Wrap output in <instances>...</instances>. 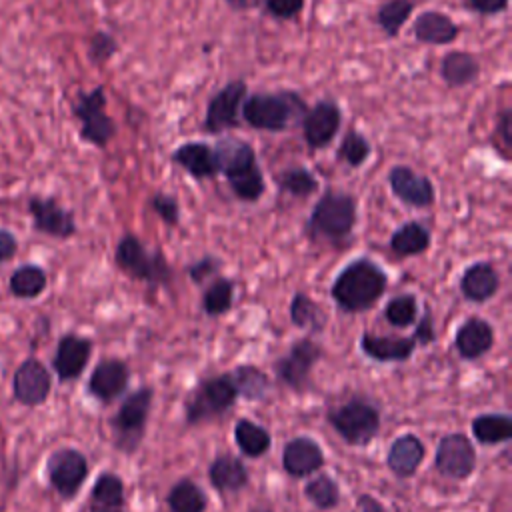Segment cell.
Returning <instances> with one entry per match:
<instances>
[{"label":"cell","mask_w":512,"mask_h":512,"mask_svg":"<svg viewBox=\"0 0 512 512\" xmlns=\"http://www.w3.org/2000/svg\"><path fill=\"white\" fill-rule=\"evenodd\" d=\"M388 286L386 272L368 258L350 262L332 284L334 302L346 312H362L376 304Z\"/></svg>","instance_id":"obj_1"},{"label":"cell","mask_w":512,"mask_h":512,"mask_svg":"<svg viewBox=\"0 0 512 512\" xmlns=\"http://www.w3.org/2000/svg\"><path fill=\"white\" fill-rule=\"evenodd\" d=\"M218 170L226 176L236 198L256 202L266 188L262 168L256 162L254 148L240 138H224L214 146Z\"/></svg>","instance_id":"obj_2"},{"label":"cell","mask_w":512,"mask_h":512,"mask_svg":"<svg viewBox=\"0 0 512 512\" xmlns=\"http://www.w3.org/2000/svg\"><path fill=\"white\" fill-rule=\"evenodd\" d=\"M308 106L298 92H256L246 94L240 114L242 120L254 130L284 132L298 118L302 120Z\"/></svg>","instance_id":"obj_3"},{"label":"cell","mask_w":512,"mask_h":512,"mask_svg":"<svg viewBox=\"0 0 512 512\" xmlns=\"http://www.w3.org/2000/svg\"><path fill=\"white\" fill-rule=\"evenodd\" d=\"M356 216L358 204L352 194L326 190L312 208L308 218V232L316 238L338 242L352 232Z\"/></svg>","instance_id":"obj_4"},{"label":"cell","mask_w":512,"mask_h":512,"mask_svg":"<svg viewBox=\"0 0 512 512\" xmlns=\"http://www.w3.org/2000/svg\"><path fill=\"white\" fill-rule=\"evenodd\" d=\"M72 114L80 122V138L96 148H106L116 136V122L106 114L104 86L78 92L72 102Z\"/></svg>","instance_id":"obj_5"},{"label":"cell","mask_w":512,"mask_h":512,"mask_svg":"<svg viewBox=\"0 0 512 512\" xmlns=\"http://www.w3.org/2000/svg\"><path fill=\"white\" fill-rule=\"evenodd\" d=\"M330 426L352 446H366L380 430V412L364 398H352L328 412Z\"/></svg>","instance_id":"obj_6"},{"label":"cell","mask_w":512,"mask_h":512,"mask_svg":"<svg viewBox=\"0 0 512 512\" xmlns=\"http://www.w3.org/2000/svg\"><path fill=\"white\" fill-rule=\"evenodd\" d=\"M118 266L136 280L152 286L164 284L170 278V268L160 250H148L134 234H126L116 248Z\"/></svg>","instance_id":"obj_7"},{"label":"cell","mask_w":512,"mask_h":512,"mask_svg":"<svg viewBox=\"0 0 512 512\" xmlns=\"http://www.w3.org/2000/svg\"><path fill=\"white\" fill-rule=\"evenodd\" d=\"M150 406H152V388L148 386L138 388L122 402L116 416L110 420L114 430V444L122 452H134L138 448L146 430Z\"/></svg>","instance_id":"obj_8"},{"label":"cell","mask_w":512,"mask_h":512,"mask_svg":"<svg viewBox=\"0 0 512 512\" xmlns=\"http://www.w3.org/2000/svg\"><path fill=\"white\" fill-rule=\"evenodd\" d=\"M236 398L238 392L230 374H220L204 380L186 402V422L198 424L202 420L216 418L224 414Z\"/></svg>","instance_id":"obj_9"},{"label":"cell","mask_w":512,"mask_h":512,"mask_svg":"<svg viewBox=\"0 0 512 512\" xmlns=\"http://www.w3.org/2000/svg\"><path fill=\"white\" fill-rule=\"evenodd\" d=\"M248 94V84L242 78L224 84L206 104L202 130L208 134H222L240 124V108Z\"/></svg>","instance_id":"obj_10"},{"label":"cell","mask_w":512,"mask_h":512,"mask_svg":"<svg viewBox=\"0 0 512 512\" xmlns=\"http://www.w3.org/2000/svg\"><path fill=\"white\" fill-rule=\"evenodd\" d=\"M48 480L62 498H72L88 474V462L82 452L74 448L56 450L46 464Z\"/></svg>","instance_id":"obj_11"},{"label":"cell","mask_w":512,"mask_h":512,"mask_svg":"<svg viewBox=\"0 0 512 512\" xmlns=\"http://www.w3.org/2000/svg\"><path fill=\"white\" fill-rule=\"evenodd\" d=\"M342 126V110L334 100H320L302 116V136L308 148H326Z\"/></svg>","instance_id":"obj_12"},{"label":"cell","mask_w":512,"mask_h":512,"mask_svg":"<svg viewBox=\"0 0 512 512\" xmlns=\"http://www.w3.org/2000/svg\"><path fill=\"white\" fill-rule=\"evenodd\" d=\"M434 464L448 478L462 480L476 466V452L464 434H448L438 442Z\"/></svg>","instance_id":"obj_13"},{"label":"cell","mask_w":512,"mask_h":512,"mask_svg":"<svg viewBox=\"0 0 512 512\" xmlns=\"http://www.w3.org/2000/svg\"><path fill=\"white\" fill-rule=\"evenodd\" d=\"M392 194L406 206L428 208L434 202V184L428 176L414 172L410 166L396 164L388 172Z\"/></svg>","instance_id":"obj_14"},{"label":"cell","mask_w":512,"mask_h":512,"mask_svg":"<svg viewBox=\"0 0 512 512\" xmlns=\"http://www.w3.org/2000/svg\"><path fill=\"white\" fill-rule=\"evenodd\" d=\"M320 356H322V350L310 338L298 340L292 344L288 354L276 362V374L290 388L302 390L304 384L308 382L310 370L320 360Z\"/></svg>","instance_id":"obj_15"},{"label":"cell","mask_w":512,"mask_h":512,"mask_svg":"<svg viewBox=\"0 0 512 512\" xmlns=\"http://www.w3.org/2000/svg\"><path fill=\"white\" fill-rule=\"evenodd\" d=\"M28 212L32 216L34 228L42 234L54 238H68L76 232L74 214L60 206L54 198H40L32 196L28 200Z\"/></svg>","instance_id":"obj_16"},{"label":"cell","mask_w":512,"mask_h":512,"mask_svg":"<svg viewBox=\"0 0 512 512\" xmlns=\"http://www.w3.org/2000/svg\"><path fill=\"white\" fill-rule=\"evenodd\" d=\"M50 386H52V378L48 370L34 358L24 360L14 372V380H12L14 398L24 406L42 404L50 394Z\"/></svg>","instance_id":"obj_17"},{"label":"cell","mask_w":512,"mask_h":512,"mask_svg":"<svg viewBox=\"0 0 512 512\" xmlns=\"http://www.w3.org/2000/svg\"><path fill=\"white\" fill-rule=\"evenodd\" d=\"M90 352H92V342L88 338H82L76 334L62 336L52 362L58 378L62 382L76 380L86 368Z\"/></svg>","instance_id":"obj_18"},{"label":"cell","mask_w":512,"mask_h":512,"mask_svg":"<svg viewBox=\"0 0 512 512\" xmlns=\"http://www.w3.org/2000/svg\"><path fill=\"white\" fill-rule=\"evenodd\" d=\"M412 36L420 44L448 46L460 36V26L440 10H424L412 24Z\"/></svg>","instance_id":"obj_19"},{"label":"cell","mask_w":512,"mask_h":512,"mask_svg":"<svg viewBox=\"0 0 512 512\" xmlns=\"http://www.w3.org/2000/svg\"><path fill=\"white\" fill-rule=\"evenodd\" d=\"M282 466L294 478L310 476L324 466L322 448L308 436L292 438L282 450Z\"/></svg>","instance_id":"obj_20"},{"label":"cell","mask_w":512,"mask_h":512,"mask_svg":"<svg viewBox=\"0 0 512 512\" xmlns=\"http://www.w3.org/2000/svg\"><path fill=\"white\" fill-rule=\"evenodd\" d=\"M128 374V366L122 360L106 358L92 370L88 390L94 398L102 402H112L126 390Z\"/></svg>","instance_id":"obj_21"},{"label":"cell","mask_w":512,"mask_h":512,"mask_svg":"<svg viewBox=\"0 0 512 512\" xmlns=\"http://www.w3.org/2000/svg\"><path fill=\"white\" fill-rule=\"evenodd\" d=\"M172 162L184 168L192 178H214L218 170V158L212 146L206 142H184L172 152Z\"/></svg>","instance_id":"obj_22"},{"label":"cell","mask_w":512,"mask_h":512,"mask_svg":"<svg viewBox=\"0 0 512 512\" xmlns=\"http://www.w3.org/2000/svg\"><path fill=\"white\" fill-rule=\"evenodd\" d=\"M494 344V330L482 318H468L456 332L454 346L464 360L484 356Z\"/></svg>","instance_id":"obj_23"},{"label":"cell","mask_w":512,"mask_h":512,"mask_svg":"<svg viewBox=\"0 0 512 512\" xmlns=\"http://www.w3.org/2000/svg\"><path fill=\"white\" fill-rule=\"evenodd\" d=\"M416 344H418V338L414 334L408 338H396V336H374L370 332H364L360 338L362 352L378 362L406 360L412 356Z\"/></svg>","instance_id":"obj_24"},{"label":"cell","mask_w":512,"mask_h":512,"mask_svg":"<svg viewBox=\"0 0 512 512\" xmlns=\"http://www.w3.org/2000/svg\"><path fill=\"white\" fill-rule=\"evenodd\" d=\"M424 452V444L418 436L402 434L392 442L388 450V468L400 478H410L422 464Z\"/></svg>","instance_id":"obj_25"},{"label":"cell","mask_w":512,"mask_h":512,"mask_svg":"<svg viewBox=\"0 0 512 512\" xmlns=\"http://www.w3.org/2000/svg\"><path fill=\"white\" fill-rule=\"evenodd\" d=\"M498 272L488 262H474L460 278V292L470 302H486L498 290Z\"/></svg>","instance_id":"obj_26"},{"label":"cell","mask_w":512,"mask_h":512,"mask_svg":"<svg viewBox=\"0 0 512 512\" xmlns=\"http://www.w3.org/2000/svg\"><path fill=\"white\" fill-rule=\"evenodd\" d=\"M440 76L450 88H464L478 80L480 62L464 50H450L440 60Z\"/></svg>","instance_id":"obj_27"},{"label":"cell","mask_w":512,"mask_h":512,"mask_svg":"<svg viewBox=\"0 0 512 512\" xmlns=\"http://www.w3.org/2000/svg\"><path fill=\"white\" fill-rule=\"evenodd\" d=\"M88 508L90 512H124V482L112 472L100 474L92 486Z\"/></svg>","instance_id":"obj_28"},{"label":"cell","mask_w":512,"mask_h":512,"mask_svg":"<svg viewBox=\"0 0 512 512\" xmlns=\"http://www.w3.org/2000/svg\"><path fill=\"white\" fill-rule=\"evenodd\" d=\"M208 478L216 490L236 492L248 484V470L240 458L222 454L210 464Z\"/></svg>","instance_id":"obj_29"},{"label":"cell","mask_w":512,"mask_h":512,"mask_svg":"<svg viewBox=\"0 0 512 512\" xmlns=\"http://www.w3.org/2000/svg\"><path fill=\"white\" fill-rule=\"evenodd\" d=\"M472 434L486 446L508 442L512 438V420L506 414H480L472 420Z\"/></svg>","instance_id":"obj_30"},{"label":"cell","mask_w":512,"mask_h":512,"mask_svg":"<svg viewBox=\"0 0 512 512\" xmlns=\"http://www.w3.org/2000/svg\"><path fill=\"white\" fill-rule=\"evenodd\" d=\"M430 244V232L424 224L412 220L402 224L390 238V248L398 256H414L428 248Z\"/></svg>","instance_id":"obj_31"},{"label":"cell","mask_w":512,"mask_h":512,"mask_svg":"<svg viewBox=\"0 0 512 512\" xmlns=\"http://www.w3.org/2000/svg\"><path fill=\"white\" fill-rule=\"evenodd\" d=\"M234 440L242 454L250 458L262 456L270 448V434L262 426L254 424L248 418H240L234 426Z\"/></svg>","instance_id":"obj_32"},{"label":"cell","mask_w":512,"mask_h":512,"mask_svg":"<svg viewBox=\"0 0 512 512\" xmlns=\"http://www.w3.org/2000/svg\"><path fill=\"white\" fill-rule=\"evenodd\" d=\"M412 10H414L412 0H386L384 4L378 6L374 20L388 38H396L402 26L412 16Z\"/></svg>","instance_id":"obj_33"},{"label":"cell","mask_w":512,"mask_h":512,"mask_svg":"<svg viewBox=\"0 0 512 512\" xmlns=\"http://www.w3.org/2000/svg\"><path fill=\"white\" fill-rule=\"evenodd\" d=\"M206 504L208 498L204 490L188 478L176 482L168 494V506L172 512H204Z\"/></svg>","instance_id":"obj_34"},{"label":"cell","mask_w":512,"mask_h":512,"mask_svg":"<svg viewBox=\"0 0 512 512\" xmlns=\"http://www.w3.org/2000/svg\"><path fill=\"white\" fill-rule=\"evenodd\" d=\"M238 396L246 398V400H260L266 396V392L270 390V380L268 376L256 368V366H238L232 374H230Z\"/></svg>","instance_id":"obj_35"},{"label":"cell","mask_w":512,"mask_h":512,"mask_svg":"<svg viewBox=\"0 0 512 512\" xmlns=\"http://www.w3.org/2000/svg\"><path fill=\"white\" fill-rule=\"evenodd\" d=\"M46 288V272L40 266L26 264L10 276V292L18 298H36Z\"/></svg>","instance_id":"obj_36"},{"label":"cell","mask_w":512,"mask_h":512,"mask_svg":"<svg viewBox=\"0 0 512 512\" xmlns=\"http://www.w3.org/2000/svg\"><path fill=\"white\" fill-rule=\"evenodd\" d=\"M276 182L282 192H288L290 196H296V198H306L314 194L318 188V180L314 178V174L302 166H292L282 170L276 176Z\"/></svg>","instance_id":"obj_37"},{"label":"cell","mask_w":512,"mask_h":512,"mask_svg":"<svg viewBox=\"0 0 512 512\" xmlns=\"http://www.w3.org/2000/svg\"><path fill=\"white\" fill-rule=\"evenodd\" d=\"M290 320L300 328L322 330L326 322V314L308 294L298 292L290 302Z\"/></svg>","instance_id":"obj_38"},{"label":"cell","mask_w":512,"mask_h":512,"mask_svg":"<svg viewBox=\"0 0 512 512\" xmlns=\"http://www.w3.org/2000/svg\"><path fill=\"white\" fill-rule=\"evenodd\" d=\"M306 498L320 510H330L340 502L338 484L328 474H318L304 486Z\"/></svg>","instance_id":"obj_39"},{"label":"cell","mask_w":512,"mask_h":512,"mask_svg":"<svg viewBox=\"0 0 512 512\" xmlns=\"http://www.w3.org/2000/svg\"><path fill=\"white\" fill-rule=\"evenodd\" d=\"M370 152H372V146H370L368 138L362 136L358 130L350 128V130L344 134V138H342V142H340L336 154H338V158H340L342 162H346L348 166L358 168V166H362V164L368 160Z\"/></svg>","instance_id":"obj_40"},{"label":"cell","mask_w":512,"mask_h":512,"mask_svg":"<svg viewBox=\"0 0 512 512\" xmlns=\"http://www.w3.org/2000/svg\"><path fill=\"white\" fill-rule=\"evenodd\" d=\"M234 298V284L228 278L214 280L202 298V308L208 316H220L230 310Z\"/></svg>","instance_id":"obj_41"},{"label":"cell","mask_w":512,"mask_h":512,"mask_svg":"<svg viewBox=\"0 0 512 512\" xmlns=\"http://www.w3.org/2000/svg\"><path fill=\"white\" fill-rule=\"evenodd\" d=\"M384 316L392 326L398 328H406L410 326L416 316H418V302L412 294H400L396 298H392L386 308H384Z\"/></svg>","instance_id":"obj_42"},{"label":"cell","mask_w":512,"mask_h":512,"mask_svg":"<svg viewBox=\"0 0 512 512\" xmlns=\"http://www.w3.org/2000/svg\"><path fill=\"white\" fill-rule=\"evenodd\" d=\"M118 52L116 38L106 30H96L88 40V60L94 66L106 64Z\"/></svg>","instance_id":"obj_43"},{"label":"cell","mask_w":512,"mask_h":512,"mask_svg":"<svg viewBox=\"0 0 512 512\" xmlns=\"http://www.w3.org/2000/svg\"><path fill=\"white\" fill-rule=\"evenodd\" d=\"M152 208L154 212L170 226L178 224L180 220V206H178V200L170 194H164V192H158L152 196Z\"/></svg>","instance_id":"obj_44"},{"label":"cell","mask_w":512,"mask_h":512,"mask_svg":"<svg viewBox=\"0 0 512 512\" xmlns=\"http://www.w3.org/2000/svg\"><path fill=\"white\" fill-rule=\"evenodd\" d=\"M264 8L276 20H292L302 12L304 0H264Z\"/></svg>","instance_id":"obj_45"},{"label":"cell","mask_w":512,"mask_h":512,"mask_svg":"<svg viewBox=\"0 0 512 512\" xmlns=\"http://www.w3.org/2000/svg\"><path fill=\"white\" fill-rule=\"evenodd\" d=\"M466 6L480 16H496L508 8V0H466Z\"/></svg>","instance_id":"obj_46"},{"label":"cell","mask_w":512,"mask_h":512,"mask_svg":"<svg viewBox=\"0 0 512 512\" xmlns=\"http://www.w3.org/2000/svg\"><path fill=\"white\" fill-rule=\"evenodd\" d=\"M496 134H500L504 148L512 146V112L508 108H504L496 120Z\"/></svg>","instance_id":"obj_47"},{"label":"cell","mask_w":512,"mask_h":512,"mask_svg":"<svg viewBox=\"0 0 512 512\" xmlns=\"http://www.w3.org/2000/svg\"><path fill=\"white\" fill-rule=\"evenodd\" d=\"M216 268H218V264H216L214 260L204 258V260H200V262L192 264V266L188 268V274H190V278H192L194 282H204V280H206V276H210Z\"/></svg>","instance_id":"obj_48"},{"label":"cell","mask_w":512,"mask_h":512,"mask_svg":"<svg viewBox=\"0 0 512 512\" xmlns=\"http://www.w3.org/2000/svg\"><path fill=\"white\" fill-rule=\"evenodd\" d=\"M16 248H18V242L14 234L10 230L0 228V262L10 260L16 254Z\"/></svg>","instance_id":"obj_49"},{"label":"cell","mask_w":512,"mask_h":512,"mask_svg":"<svg viewBox=\"0 0 512 512\" xmlns=\"http://www.w3.org/2000/svg\"><path fill=\"white\" fill-rule=\"evenodd\" d=\"M414 336L418 338V342L422 344H428L434 340V328H432V316L430 314H424L422 320L418 322V328L414 332Z\"/></svg>","instance_id":"obj_50"},{"label":"cell","mask_w":512,"mask_h":512,"mask_svg":"<svg viewBox=\"0 0 512 512\" xmlns=\"http://www.w3.org/2000/svg\"><path fill=\"white\" fill-rule=\"evenodd\" d=\"M356 512H384V508L374 496L360 494L358 502H356Z\"/></svg>","instance_id":"obj_51"},{"label":"cell","mask_w":512,"mask_h":512,"mask_svg":"<svg viewBox=\"0 0 512 512\" xmlns=\"http://www.w3.org/2000/svg\"><path fill=\"white\" fill-rule=\"evenodd\" d=\"M232 10L238 12H246V10H254L258 6H264V0H224Z\"/></svg>","instance_id":"obj_52"},{"label":"cell","mask_w":512,"mask_h":512,"mask_svg":"<svg viewBox=\"0 0 512 512\" xmlns=\"http://www.w3.org/2000/svg\"><path fill=\"white\" fill-rule=\"evenodd\" d=\"M252 512H270L268 508H256V510H252Z\"/></svg>","instance_id":"obj_53"}]
</instances>
